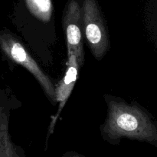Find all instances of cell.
Segmentation results:
<instances>
[{"label":"cell","mask_w":157,"mask_h":157,"mask_svg":"<svg viewBox=\"0 0 157 157\" xmlns=\"http://www.w3.org/2000/svg\"><path fill=\"white\" fill-rule=\"evenodd\" d=\"M10 18L29 51L44 66L52 67L58 39L53 1L17 0Z\"/></svg>","instance_id":"cell-1"},{"label":"cell","mask_w":157,"mask_h":157,"mask_svg":"<svg viewBox=\"0 0 157 157\" xmlns=\"http://www.w3.org/2000/svg\"><path fill=\"white\" fill-rule=\"evenodd\" d=\"M107 116L100 126L101 137L111 144L124 138L157 145V123L147 109L136 102L128 103L111 94L104 95Z\"/></svg>","instance_id":"cell-2"},{"label":"cell","mask_w":157,"mask_h":157,"mask_svg":"<svg viewBox=\"0 0 157 157\" xmlns=\"http://www.w3.org/2000/svg\"><path fill=\"white\" fill-rule=\"evenodd\" d=\"M0 52L9 67L19 65L27 69L37 80L51 104L56 106V85L43 70L21 38L7 28H0Z\"/></svg>","instance_id":"cell-3"},{"label":"cell","mask_w":157,"mask_h":157,"mask_svg":"<svg viewBox=\"0 0 157 157\" xmlns=\"http://www.w3.org/2000/svg\"><path fill=\"white\" fill-rule=\"evenodd\" d=\"M84 39L95 59L102 60L110 51L107 21L98 0H81Z\"/></svg>","instance_id":"cell-4"},{"label":"cell","mask_w":157,"mask_h":157,"mask_svg":"<svg viewBox=\"0 0 157 157\" xmlns=\"http://www.w3.org/2000/svg\"><path fill=\"white\" fill-rule=\"evenodd\" d=\"M61 23L67 46V58L74 53L81 69L85 59L81 0H67L63 9Z\"/></svg>","instance_id":"cell-5"},{"label":"cell","mask_w":157,"mask_h":157,"mask_svg":"<svg viewBox=\"0 0 157 157\" xmlns=\"http://www.w3.org/2000/svg\"><path fill=\"white\" fill-rule=\"evenodd\" d=\"M21 106L9 88H0V157H23L21 149L14 144L9 133L11 112Z\"/></svg>","instance_id":"cell-6"},{"label":"cell","mask_w":157,"mask_h":157,"mask_svg":"<svg viewBox=\"0 0 157 157\" xmlns=\"http://www.w3.org/2000/svg\"><path fill=\"white\" fill-rule=\"evenodd\" d=\"M66 65H67V69H66L64 77L60 80L58 84L55 86V99H56L57 103L59 104V106H58V110L56 114L51 116L52 120L48 129L46 142H48L49 136L54 132L55 124L59 118L60 114L70 97L75 83L78 80L80 68L74 53L71 54L70 57L67 58Z\"/></svg>","instance_id":"cell-7"}]
</instances>
